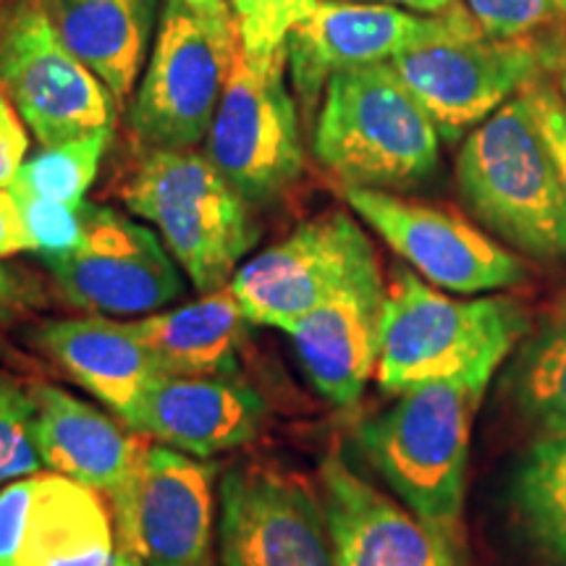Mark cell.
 Masks as SVG:
<instances>
[{"label": "cell", "mask_w": 566, "mask_h": 566, "mask_svg": "<svg viewBox=\"0 0 566 566\" xmlns=\"http://www.w3.org/2000/svg\"><path fill=\"white\" fill-rule=\"evenodd\" d=\"M530 325L527 310L512 296L454 300L399 268L386 292L375 375L388 394L441 378L491 384Z\"/></svg>", "instance_id": "obj_1"}, {"label": "cell", "mask_w": 566, "mask_h": 566, "mask_svg": "<svg viewBox=\"0 0 566 566\" xmlns=\"http://www.w3.org/2000/svg\"><path fill=\"white\" fill-rule=\"evenodd\" d=\"M485 388L472 378L424 380L357 433L367 462L401 504L454 537H462L470 436Z\"/></svg>", "instance_id": "obj_2"}, {"label": "cell", "mask_w": 566, "mask_h": 566, "mask_svg": "<svg viewBox=\"0 0 566 566\" xmlns=\"http://www.w3.org/2000/svg\"><path fill=\"white\" fill-rule=\"evenodd\" d=\"M457 184L472 216L512 250L566 258V189L525 92L467 134Z\"/></svg>", "instance_id": "obj_3"}, {"label": "cell", "mask_w": 566, "mask_h": 566, "mask_svg": "<svg viewBox=\"0 0 566 566\" xmlns=\"http://www.w3.org/2000/svg\"><path fill=\"white\" fill-rule=\"evenodd\" d=\"M313 150L344 189L391 192L436 174L441 134L391 63H370L325 84Z\"/></svg>", "instance_id": "obj_4"}, {"label": "cell", "mask_w": 566, "mask_h": 566, "mask_svg": "<svg viewBox=\"0 0 566 566\" xmlns=\"http://www.w3.org/2000/svg\"><path fill=\"white\" fill-rule=\"evenodd\" d=\"M122 197L134 216L155 226L200 294L231 283L260 242L252 202L205 153L150 150Z\"/></svg>", "instance_id": "obj_5"}, {"label": "cell", "mask_w": 566, "mask_h": 566, "mask_svg": "<svg viewBox=\"0 0 566 566\" xmlns=\"http://www.w3.org/2000/svg\"><path fill=\"white\" fill-rule=\"evenodd\" d=\"M239 45V30H218L184 0H166L129 113L134 137L150 150L202 145Z\"/></svg>", "instance_id": "obj_6"}, {"label": "cell", "mask_w": 566, "mask_h": 566, "mask_svg": "<svg viewBox=\"0 0 566 566\" xmlns=\"http://www.w3.org/2000/svg\"><path fill=\"white\" fill-rule=\"evenodd\" d=\"M0 84L42 147L113 129L116 97L69 51L42 0L0 11Z\"/></svg>", "instance_id": "obj_7"}, {"label": "cell", "mask_w": 566, "mask_h": 566, "mask_svg": "<svg viewBox=\"0 0 566 566\" xmlns=\"http://www.w3.org/2000/svg\"><path fill=\"white\" fill-rule=\"evenodd\" d=\"M286 53L252 59L239 45L205 155L250 202H268L302 176L300 113L286 87Z\"/></svg>", "instance_id": "obj_8"}, {"label": "cell", "mask_w": 566, "mask_h": 566, "mask_svg": "<svg viewBox=\"0 0 566 566\" xmlns=\"http://www.w3.org/2000/svg\"><path fill=\"white\" fill-rule=\"evenodd\" d=\"M373 268L378 258L363 226L349 212L325 210L239 265L229 286L247 323L286 334Z\"/></svg>", "instance_id": "obj_9"}, {"label": "cell", "mask_w": 566, "mask_h": 566, "mask_svg": "<svg viewBox=\"0 0 566 566\" xmlns=\"http://www.w3.org/2000/svg\"><path fill=\"white\" fill-rule=\"evenodd\" d=\"M485 34L464 3L443 13H415L396 6L321 0L286 38V71L307 111L338 71L388 63L409 48L441 38Z\"/></svg>", "instance_id": "obj_10"}, {"label": "cell", "mask_w": 566, "mask_h": 566, "mask_svg": "<svg viewBox=\"0 0 566 566\" xmlns=\"http://www.w3.org/2000/svg\"><path fill=\"white\" fill-rule=\"evenodd\" d=\"M388 63L446 142L470 134L527 84L546 76L537 40L488 34L428 40Z\"/></svg>", "instance_id": "obj_11"}, {"label": "cell", "mask_w": 566, "mask_h": 566, "mask_svg": "<svg viewBox=\"0 0 566 566\" xmlns=\"http://www.w3.org/2000/svg\"><path fill=\"white\" fill-rule=\"evenodd\" d=\"M346 202L417 275L454 294H491L522 286L516 254L457 212L384 189H344Z\"/></svg>", "instance_id": "obj_12"}, {"label": "cell", "mask_w": 566, "mask_h": 566, "mask_svg": "<svg viewBox=\"0 0 566 566\" xmlns=\"http://www.w3.org/2000/svg\"><path fill=\"white\" fill-rule=\"evenodd\" d=\"M218 566H336L321 495L265 467H233L218 488Z\"/></svg>", "instance_id": "obj_13"}, {"label": "cell", "mask_w": 566, "mask_h": 566, "mask_svg": "<svg viewBox=\"0 0 566 566\" xmlns=\"http://www.w3.org/2000/svg\"><path fill=\"white\" fill-rule=\"evenodd\" d=\"M76 307L103 315H150L179 300V263L155 231L124 212L87 202L84 237L69 258L48 263Z\"/></svg>", "instance_id": "obj_14"}, {"label": "cell", "mask_w": 566, "mask_h": 566, "mask_svg": "<svg viewBox=\"0 0 566 566\" xmlns=\"http://www.w3.org/2000/svg\"><path fill=\"white\" fill-rule=\"evenodd\" d=\"M116 537L142 566H218L216 464L171 446H147Z\"/></svg>", "instance_id": "obj_15"}, {"label": "cell", "mask_w": 566, "mask_h": 566, "mask_svg": "<svg viewBox=\"0 0 566 566\" xmlns=\"http://www.w3.org/2000/svg\"><path fill=\"white\" fill-rule=\"evenodd\" d=\"M116 525L95 488L59 472L0 485V566H111Z\"/></svg>", "instance_id": "obj_16"}, {"label": "cell", "mask_w": 566, "mask_h": 566, "mask_svg": "<svg viewBox=\"0 0 566 566\" xmlns=\"http://www.w3.org/2000/svg\"><path fill=\"white\" fill-rule=\"evenodd\" d=\"M317 495L336 566H467L462 537L378 491L342 454L323 459Z\"/></svg>", "instance_id": "obj_17"}, {"label": "cell", "mask_w": 566, "mask_h": 566, "mask_svg": "<svg viewBox=\"0 0 566 566\" xmlns=\"http://www.w3.org/2000/svg\"><path fill=\"white\" fill-rule=\"evenodd\" d=\"M34 443L45 470L95 488L113 525L129 514L147 443L59 386H34Z\"/></svg>", "instance_id": "obj_18"}, {"label": "cell", "mask_w": 566, "mask_h": 566, "mask_svg": "<svg viewBox=\"0 0 566 566\" xmlns=\"http://www.w3.org/2000/svg\"><path fill=\"white\" fill-rule=\"evenodd\" d=\"M263 415V396L226 375H160L124 424L189 457L210 459L250 443L260 433Z\"/></svg>", "instance_id": "obj_19"}, {"label": "cell", "mask_w": 566, "mask_h": 566, "mask_svg": "<svg viewBox=\"0 0 566 566\" xmlns=\"http://www.w3.org/2000/svg\"><path fill=\"white\" fill-rule=\"evenodd\" d=\"M384 304L380 268H373L286 331L310 384L331 405L354 407L365 394L378 367Z\"/></svg>", "instance_id": "obj_20"}, {"label": "cell", "mask_w": 566, "mask_h": 566, "mask_svg": "<svg viewBox=\"0 0 566 566\" xmlns=\"http://www.w3.org/2000/svg\"><path fill=\"white\" fill-rule=\"evenodd\" d=\"M38 346L71 380L108 405L122 420L147 386L160 378L158 365L132 321L122 323L97 315L55 321L38 331Z\"/></svg>", "instance_id": "obj_21"}, {"label": "cell", "mask_w": 566, "mask_h": 566, "mask_svg": "<svg viewBox=\"0 0 566 566\" xmlns=\"http://www.w3.org/2000/svg\"><path fill=\"white\" fill-rule=\"evenodd\" d=\"M160 0H42L69 51L101 76L118 105L150 59Z\"/></svg>", "instance_id": "obj_22"}, {"label": "cell", "mask_w": 566, "mask_h": 566, "mask_svg": "<svg viewBox=\"0 0 566 566\" xmlns=\"http://www.w3.org/2000/svg\"><path fill=\"white\" fill-rule=\"evenodd\" d=\"M244 323L247 317L229 283L202 294V300L197 302L158 310L142 321H132L160 375H184V378H205V375L231 378L237 373Z\"/></svg>", "instance_id": "obj_23"}, {"label": "cell", "mask_w": 566, "mask_h": 566, "mask_svg": "<svg viewBox=\"0 0 566 566\" xmlns=\"http://www.w3.org/2000/svg\"><path fill=\"white\" fill-rule=\"evenodd\" d=\"M509 506L533 554L548 566H566V433L537 436L520 457Z\"/></svg>", "instance_id": "obj_24"}, {"label": "cell", "mask_w": 566, "mask_h": 566, "mask_svg": "<svg viewBox=\"0 0 566 566\" xmlns=\"http://www.w3.org/2000/svg\"><path fill=\"white\" fill-rule=\"evenodd\" d=\"M512 394L537 433H566V292L516 346Z\"/></svg>", "instance_id": "obj_25"}, {"label": "cell", "mask_w": 566, "mask_h": 566, "mask_svg": "<svg viewBox=\"0 0 566 566\" xmlns=\"http://www.w3.org/2000/svg\"><path fill=\"white\" fill-rule=\"evenodd\" d=\"M111 134L113 129H101L63 145L42 147L38 155L24 160L9 189L17 197H38V200L66 205L84 202V195L97 179L101 163L108 153Z\"/></svg>", "instance_id": "obj_26"}, {"label": "cell", "mask_w": 566, "mask_h": 566, "mask_svg": "<svg viewBox=\"0 0 566 566\" xmlns=\"http://www.w3.org/2000/svg\"><path fill=\"white\" fill-rule=\"evenodd\" d=\"M40 470L32 391L0 367V485Z\"/></svg>", "instance_id": "obj_27"}, {"label": "cell", "mask_w": 566, "mask_h": 566, "mask_svg": "<svg viewBox=\"0 0 566 566\" xmlns=\"http://www.w3.org/2000/svg\"><path fill=\"white\" fill-rule=\"evenodd\" d=\"M21 210H24L27 231L32 239V252L42 263L69 258L84 237V210L87 200L80 205L38 200V197H19Z\"/></svg>", "instance_id": "obj_28"}, {"label": "cell", "mask_w": 566, "mask_h": 566, "mask_svg": "<svg viewBox=\"0 0 566 566\" xmlns=\"http://www.w3.org/2000/svg\"><path fill=\"white\" fill-rule=\"evenodd\" d=\"M464 6L493 40H530L564 19L554 0H464Z\"/></svg>", "instance_id": "obj_29"}, {"label": "cell", "mask_w": 566, "mask_h": 566, "mask_svg": "<svg viewBox=\"0 0 566 566\" xmlns=\"http://www.w3.org/2000/svg\"><path fill=\"white\" fill-rule=\"evenodd\" d=\"M522 92H525L530 101V108L535 113V122L541 126L551 155H554L566 189V97L548 76H541V80L527 84Z\"/></svg>", "instance_id": "obj_30"}, {"label": "cell", "mask_w": 566, "mask_h": 566, "mask_svg": "<svg viewBox=\"0 0 566 566\" xmlns=\"http://www.w3.org/2000/svg\"><path fill=\"white\" fill-rule=\"evenodd\" d=\"M24 118L13 108L3 90H0V189H9L17 179L19 168L24 166L30 150V134Z\"/></svg>", "instance_id": "obj_31"}, {"label": "cell", "mask_w": 566, "mask_h": 566, "mask_svg": "<svg viewBox=\"0 0 566 566\" xmlns=\"http://www.w3.org/2000/svg\"><path fill=\"white\" fill-rule=\"evenodd\" d=\"M321 0H265V24H263V53L271 55L286 53V38L300 21L315 11Z\"/></svg>", "instance_id": "obj_32"}, {"label": "cell", "mask_w": 566, "mask_h": 566, "mask_svg": "<svg viewBox=\"0 0 566 566\" xmlns=\"http://www.w3.org/2000/svg\"><path fill=\"white\" fill-rule=\"evenodd\" d=\"M21 252H32L24 210H21L19 197L11 189H0V260Z\"/></svg>", "instance_id": "obj_33"}, {"label": "cell", "mask_w": 566, "mask_h": 566, "mask_svg": "<svg viewBox=\"0 0 566 566\" xmlns=\"http://www.w3.org/2000/svg\"><path fill=\"white\" fill-rule=\"evenodd\" d=\"M233 19H237L242 48L252 59H265L263 53V24H265V0H229Z\"/></svg>", "instance_id": "obj_34"}, {"label": "cell", "mask_w": 566, "mask_h": 566, "mask_svg": "<svg viewBox=\"0 0 566 566\" xmlns=\"http://www.w3.org/2000/svg\"><path fill=\"white\" fill-rule=\"evenodd\" d=\"M30 302L27 283L19 279L17 271L0 263V323H9Z\"/></svg>", "instance_id": "obj_35"}, {"label": "cell", "mask_w": 566, "mask_h": 566, "mask_svg": "<svg viewBox=\"0 0 566 566\" xmlns=\"http://www.w3.org/2000/svg\"><path fill=\"white\" fill-rule=\"evenodd\" d=\"M537 45H541L546 76L566 97V32H556L551 34V38L537 40Z\"/></svg>", "instance_id": "obj_36"}, {"label": "cell", "mask_w": 566, "mask_h": 566, "mask_svg": "<svg viewBox=\"0 0 566 566\" xmlns=\"http://www.w3.org/2000/svg\"><path fill=\"white\" fill-rule=\"evenodd\" d=\"M184 3L195 13H200L202 19H208L218 30H239L229 0H184Z\"/></svg>", "instance_id": "obj_37"}, {"label": "cell", "mask_w": 566, "mask_h": 566, "mask_svg": "<svg viewBox=\"0 0 566 566\" xmlns=\"http://www.w3.org/2000/svg\"><path fill=\"white\" fill-rule=\"evenodd\" d=\"M344 3H378V6H396L415 13H443L446 9L459 3V0H344Z\"/></svg>", "instance_id": "obj_38"}, {"label": "cell", "mask_w": 566, "mask_h": 566, "mask_svg": "<svg viewBox=\"0 0 566 566\" xmlns=\"http://www.w3.org/2000/svg\"><path fill=\"white\" fill-rule=\"evenodd\" d=\"M111 566H142V562L134 554H129V551L116 548V556H113Z\"/></svg>", "instance_id": "obj_39"}, {"label": "cell", "mask_w": 566, "mask_h": 566, "mask_svg": "<svg viewBox=\"0 0 566 566\" xmlns=\"http://www.w3.org/2000/svg\"><path fill=\"white\" fill-rule=\"evenodd\" d=\"M556 3V9H558V13H562L564 17V21H566V0H554Z\"/></svg>", "instance_id": "obj_40"}, {"label": "cell", "mask_w": 566, "mask_h": 566, "mask_svg": "<svg viewBox=\"0 0 566 566\" xmlns=\"http://www.w3.org/2000/svg\"><path fill=\"white\" fill-rule=\"evenodd\" d=\"M6 3H9V0H0V11H3V9H6Z\"/></svg>", "instance_id": "obj_41"}]
</instances>
